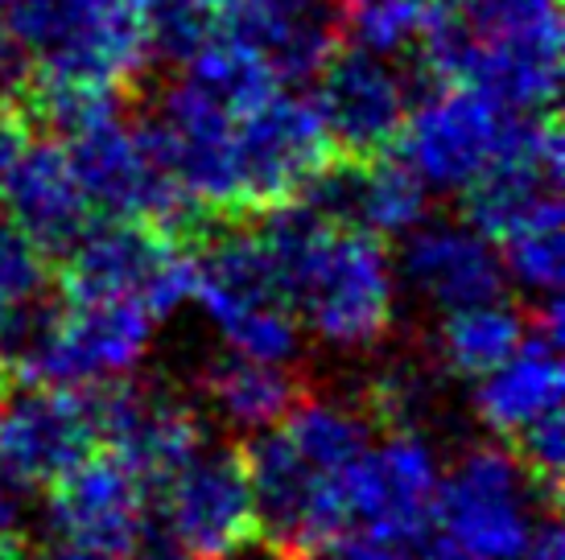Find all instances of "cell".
I'll return each instance as SVG.
<instances>
[{
	"mask_svg": "<svg viewBox=\"0 0 565 560\" xmlns=\"http://www.w3.org/2000/svg\"><path fill=\"white\" fill-rule=\"evenodd\" d=\"M158 495L166 540L190 560H232L260 540L256 498L239 445L206 437Z\"/></svg>",
	"mask_w": 565,
	"mask_h": 560,
	"instance_id": "cell-9",
	"label": "cell"
},
{
	"mask_svg": "<svg viewBox=\"0 0 565 560\" xmlns=\"http://www.w3.org/2000/svg\"><path fill=\"white\" fill-rule=\"evenodd\" d=\"M417 58L512 111H553L562 91L557 0H429Z\"/></svg>",
	"mask_w": 565,
	"mask_h": 560,
	"instance_id": "cell-2",
	"label": "cell"
},
{
	"mask_svg": "<svg viewBox=\"0 0 565 560\" xmlns=\"http://www.w3.org/2000/svg\"><path fill=\"white\" fill-rule=\"evenodd\" d=\"M301 560H417L413 548L405 545H388V540H376V536H363V531H343L339 540L315 548L310 557Z\"/></svg>",
	"mask_w": 565,
	"mask_h": 560,
	"instance_id": "cell-27",
	"label": "cell"
},
{
	"mask_svg": "<svg viewBox=\"0 0 565 560\" xmlns=\"http://www.w3.org/2000/svg\"><path fill=\"white\" fill-rule=\"evenodd\" d=\"M495 248H500L508 284L524 289L533 301L562 293V277H565L562 218H553V223H536V227H524V231L508 235V239L495 244Z\"/></svg>",
	"mask_w": 565,
	"mask_h": 560,
	"instance_id": "cell-26",
	"label": "cell"
},
{
	"mask_svg": "<svg viewBox=\"0 0 565 560\" xmlns=\"http://www.w3.org/2000/svg\"><path fill=\"white\" fill-rule=\"evenodd\" d=\"M63 301H132L158 322L194 301V251L141 218H104L58 256Z\"/></svg>",
	"mask_w": 565,
	"mask_h": 560,
	"instance_id": "cell-5",
	"label": "cell"
},
{
	"mask_svg": "<svg viewBox=\"0 0 565 560\" xmlns=\"http://www.w3.org/2000/svg\"><path fill=\"white\" fill-rule=\"evenodd\" d=\"M0 194L9 206L4 215L13 218L50 260H58L95 218L79 177H75V165L66 157V144L54 137L25 140Z\"/></svg>",
	"mask_w": 565,
	"mask_h": 560,
	"instance_id": "cell-18",
	"label": "cell"
},
{
	"mask_svg": "<svg viewBox=\"0 0 565 560\" xmlns=\"http://www.w3.org/2000/svg\"><path fill=\"white\" fill-rule=\"evenodd\" d=\"M545 515H557V498L508 441L471 445L441 470L434 531L471 560H516Z\"/></svg>",
	"mask_w": 565,
	"mask_h": 560,
	"instance_id": "cell-4",
	"label": "cell"
},
{
	"mask_svg": "<svg viewBox=\"0 0 565 560\" xmlns=\"http://www.w3.org/2000/svg\"><path fill=\"white\" fill-rule=\"evenodd\" d=\"M182 75H186L199 91H206L211 99H220L232 116L248 111L252 104H260L265 95H273L281 87L260 54H252L248 46H239V42L223 37V33L182 66Z\"/></svg>",
	"mask_w": 565,
	"mask_h": 560,
	"instance_id": "cell-23",
	"label": "cell"
},
{
	"mask_svg": "<svg viewBox=\"0 0 565 560\" xmlns=\"http://www.w3.org/2000/svg\"><path fill=\"white\" fill-rule=\"evenodd\" d=\"M396 284L425 301L429 310L450 313L475 301L503 297L500 248L467 218H429L425 215L413 231L401 235L396 256Z\"/></svg>",
	"mask_w": 565,
	"mask_h": 560,
	"instance_id": "cell-16",
	"label": "cell"
},
{
	"mask_svg": "<svg viewBox=\"0 0 565 560\" xmlns=\"http://www.w3.org/2000/svg\"><path fill=\"white\" fill-rule=\"evenodd\" d=\"M562 346H553L550 338L533 334V326H529V338L512 355L475 379L471 408L495 441H516L536 420L562 412Z\"/></svg>",
	"mask_w": 565,
	"mask_h": 560,
	"instance_id": "cell-19",
	"label": "cell"
},
{
	"mask_svg": "<svg viewBox=\"0 0 565 560\" xmlns=\"http://www.w3.org/2000/svg\"><path fill=\"white\" fill-rule=\"evenodd\" d=\"M318 116L339 157L393 153L413 108L405 71L360 46H339L318 71Z\"/></svg>",
	"mask_w": 565,
	"mask_h": 560,
	"instance_id": "cell-15",
	"label": "cell"
},
{
	"mask_svg": "<svg viewBox=\"0 0 565 560\" xmlns=\"http://www.w3.org/2000/svg\"><path fill=\"white\" fill-rule=\"evenodd\" d=\"M277 260L301 330L330 351L367 355L396 322V268L384 239L334 227L301 198L252 215Z\"/></svg>",
	"mask_w": 565,
	"mask_h": 560,
	"instance_id": "cell-1",
	"label": "cell"
},
{
	"mask_svg": "<svg viewBox=\"0 0 565 560\" xmlns=\"http://www.w3.org/2000/svg\"><path fill=\"white\" fill-rule=\"evenodd\" d=\"M158 317L132 301H63L42 305L9 355L13 384L99 388L145 363Z\"/></svg>",
	"mask_w": 565,
	"mask_h": 560,
	"instance_id": "cell-3",
	"label": "cell"
},
{
	"mask_svg": "<svg viewBox=\"0 0 565 560\" xmlns=\"http://www.w3.org/2000/svg\"><path fill=\"white\" fill-rule=\"evenodd\" d=\"M95 391V420L99 445L111 450L145 486L158 495L166 478L203 445V412L158 384H137L132 375L99 384Z\"/></svg>",
	"mask_w": 565,
	"mask_h": 560,
	"instance_id": "cell-14",
	"label": "cell"
},
{
	"mask_svg": "<svg viewBox=\"0 0 565 560\" xmlns=\"http://www.w3.org/2000/svg\"><path fill=\"white\" fill-rule=\"evenodd\" d=\"M232 149L244 215H260L268 206L298 198L301 186L334 157L315 99L285 91L265 95L260 104L239 111Z\"/></svg>",
	"mask_w": 565,
	"mask_h": 560,
	"instance_id": "cell-10",
	"label": "cell"
},
{
	"mask_svg": "<svg viewBox=\"0 0 565 560\" xmlns=\"http://www.w3.org/2000/svg\"><path fill=\"white\" fill-rule=\"evenodd\" d=\"M520 116L524 111L503 108L475 87L441 83L422 95L417 108H408L396 149L408 161V170L425 182V190L462 194L503 157L516 137Z\"/></svg>",
	"mask_w": 565,
	"mask_h": 560,
	"instance_id": "cell-8",
	"label": "cell"
},
{
	"mask_svg": "<svg viewBox=\"0 0 565 560\" xmlns=\"http://www.w3.org/2000/svg\"><path fill=\"white\" fill-rule=\"evenodd\" d=\"M128 560H190V557L182 548H173L166 536H153V531H149L141 545H137V552H128Z\"/></svg>",
	"mask_w": 565,
	"mask_h": 560,
	"instance_id": "cell-30",
	"label": "cell"
},
{
	"mask_svg": "<svg viewBox=\"0 0 565 560\" xmlns=\"http://www.w3.org/2000/svg\"><path fill=\"white\" fill-rule=\"evenodd\" d=\"M220 33L260 54L277 83H310L343 46L330 0H215Z\"/></svg>",
	"mask_w": 565,
	"mask_h": 560,
	"instance_id": "cell-17",
	"label": "cell"
},
{
	"mask_svg": "<svg viewBox=\"0 0 565 560\" xmlns=\"http://www.w3.org/2000/svg\"><path fill=\"white\" fill-rule=\"evenodd\" d=\"M429 0H343L339 33L343 46H360L367 54L393 58L417 46Z\"/></svg>",
	"mask_w": 565,
	"mask_h": 560,
	"instance_id": "cell-25",
	"label": "cell"
},
{
	"mask_svg": "<svg viewBox=\"0 0 565 560\" xmlns=\"http://www.w3.org/2000/svg\"><path fill=\"white\" fill-rule=\"evenodd\" d=\"M516 560H565L562 552V524H557V515H545L541 519V528L533 531V540L524 545Z\"/></svg>",
	"mask_w": 565,
	"mask_h": 560,
	"instance_id": "cell-29",
	"label": "cell"
},
{
	"mask_svg": "<svg viewBox=\"0 0 565 560\" xmlns=\"http://www.w3.org/2000/svg\"><path fill=\"white\" fill-rule=\"evenodd\" d=\"M50 280H54L50 256L0 211V358L4 363L38 310L46 305Z\"/></svg>",
	"mask_w": 565,
	"mask_h": 560,
	"instance_id": "cell-22",
	"label": "cell"
},
{
	"mask_svg": "<svg viewBox=\"0 0 565 560\" xmlns=\"http://www.w3.org/2000/svg\"><path fill=\"white\" fill-rule=\"evenodd\" d=\"M438 483L441 457L422 429H384V437L367 441L347 474L351 528L413 548L434 531Z\"/></svg>",
	"mask_w": 565,
	"mask_h": 560,
	"instance_id": "cell-11",
	"label": "cell"
},
{
	"mask_svg": "<svg viewBox=\"0 0 565 560\" xmlns=\"http://www.w3.org/2000/svg\"><path fill=\"white\" fill-rule=\"evenodd\" d=\"M9 4H13V0H0V37L9 33Z\"/></svg>",
	"mask_w": 565,
	"mask_h": 560,
	"instance_id": "cell-32",
	"label": "cell"
},
{
	"mask_svg": "<svg viewBox=\"0 0 565 560\" xmlns=\"http://www.w3.org/2000/svg\"><path fill=\"white\" fill-rule=\"evenodd\" d=\"M524 338H529V310H520L503 297H491V301L441 313V326L434 334V358L450 375L479 379L512 355Z\"/></svg>",
	"mask_w": 565,
	"mask_h": 560,
	"instance_id": "cell-21",
	"label": "cell"
},
{
	"mask_svg": "<svg viewBox=\"0 0 565 560\" xmlns=\"http://www.w3.org/2000/svg\"><path fill=\"white\" fill-rule=\"evenodd\" d=\"M244 466H248L252 498H256V528L265 548L281 560H301L315 548L351 531L347 515V474L301 453L281 424L248 437Z\"/></svg>",
	"mask_w": 565,
	"mask_h": 560,
	"instance_id": "cell-6",
	"label": "cell"
},
{
	"mask_svg": "<svg viewBox=\"0 0 565 560\" xmlns=\"http://www.w3.org/2000/svg\"><path fill=\"white\" fill-rule=\"evenodd\" d=\"M99 445L92 388L21 384L0 396V474L17 491L50 486Z\"/></svg>",
	"mask_w": 565,
	"mask_h": 560,
	"instance_id": "cell-12",
	"label": "cell"
},
{
	"mask_svg": "<svg viewBox=\"0 0 565 560\" xmlns=\"http://www.w3.org/2000/svg\"><path fill=\"white\" fill-rule=\"evenodd\" d=\"M232 128L236 116L220 99L199 91L186 75L166 83L137 120L145 149L211 218H244Z\"/></svg>",
	"mask_w": 565,
	"mask_h": 560,
	"instance_id": "cell-7",
	"label": "cell"
},
{
	"mask_svg": "<svg viewBox=\"0 0 565 560\" xmlns=\"http://www.w3.org/2000/svg\"><path fill=\"white\" fill-rule=\"evenodd\" d=\"M38 560H128V557H120V552H99V548H83V545H58L54 548H46Z\"/></svg>",
	"mask_w": 565,
	"mask_h": 560,
	"instance_id": "cell-31",
	"label": "cell"
},
{
	"mask_svg": "<svg viewBox=\"0 0 565 560\" xmlns=\"http://www.w3.org/2000/svg\"><path fill=\"white\" fill-rule=\"evenodd\" d=\"M25 140H30L25 116L17 111V104L0 99V190H4V177L13 170V161L21 157V149H25Z\"/></svg>",
	"mask_w": 565,
	"mask_h": 560,
	"instance_id": "cell-28",
	"label": "cell"
},
{
	"mask_svg": "<svg viewBox=\"0 0 565 560\" xmlns=\"http://www.w3.org/2000/svg\"><path fill=\"white\" fill-rule=\"evenodd\" d=\"M46 524L63 545L128 557L153 531V491L116 453L95 445L46 486Z\"/></svg>",
	"mask_w": 565,
	"mask_h": 560,
	"instance_id": "cell-13",
	"label": "cell"
},
{
	"mask_svg": "<svg viewBox=\"0 0 565 560\" xmlns=\"http://www.w3.org/2000/svg\"><path fill=\"white\" fill-rule=\"evenodd\" d=\"M206 412L236 429V433H260L273 429L277 420L298 405L301 375L294 363H260V358L223 351L220 358H211L199 379Z\"/></svg>",
	"mask_w": 565,
	"mask_h": 560,
	"instance_id": "cell-20",
	"label": "cell"
},
{
	"mask_svg": "<svg viewBox=\"0 0 565 560\" xmlns=\"http://www.w3.org/2000/svg\"><path fill=\"white\" fill-rule=\"evenodd\" d=\"M149 54L170 66H186L203 46L220 37L215 0H137Z\"/></svg>",
	"mask_w": 565,
	"mask_h": 560,
	"instance_id": "cell-24",
	"label": "cell"
}]
</instances>
